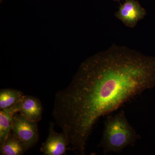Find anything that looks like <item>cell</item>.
Wrapping results in <instances>:
<instances>
[{
    "label": "cell",
    "instance_id": "cell-3",
    "mask_svg": "<svg viewBox=\"0 0 155 155\" xmlns=\"http://www.w3.org/2000/svg\"><path fill=\"white\" fill-rule=\"evenodd\" d=\"M37 123L30 121L18 113L13 116L11 131L21 142L25 151L38 142L39 134Z\"/></svg>",
    "mask_w": 155,
    "mask_h": 155
},
{
    "label": "cell",
    "instance_id": "cell-6",
    "mask_svg": "<svg viewBox=\"0 0 155 155\" xmlns=\"http://www.w3.org/2000/svg\"><path fill=\"white\" fill-rule=\"evenodd\" d=\"M19 114L32 122L41 120L43 108L40 100L32 96H25L19 104Z\"/></svg>",
    "mask_w": 155,
    "mask_h": 155
},
{
    "label": "cell",
    "instance_id": "cell-5",
    "mask_svg": "<svg viewBox=\"0 0 155 155\" xmlns=\"http://www.w3.org/2000/svg\"><path fill=\"white\" fill-rule=\"evenodd\" d=\"M54 123L50 122L48 136L41 148L44 155L66 154L67 147L69 144V138L63 131L60 133L56 132L54 129Z\"/></svg>",
    "mask_w": 155,
    "mask_h": 155
},
{
    "label": "cell",
    "instance_id": "cell-10",
    "mask_svg": "<svg viewBox=\"0 0 155 155\" xmlns=\"http://www.w3.org/2000/svg\"><path fill=\"white\" fill-rule=\"evenodd\" d=\"M114 1H116V2H120V1H126V0H114Z\"/></svg>",
    "mask_w": 155,
    "mask_h": 155
},
{
    "label": "cell",
    "instance_id": "cell-4",
    "mask_svg": "<svg viewBox=\"0 0 155 155\" xmlns=\"http://www.w3.org/2000/svg\"><path fill=\"white\" fill-rule=\"evenodd\" d=\"M147 11L137 0H126L120 4L115 17L127 27L134 28L139 21L144 19Z\"/></svg>",
    "mask_w": 155,
    "mask_h": 155
},
{
    "label": "cell",
    "instance_id": "cell-2",
    "mask_svg": "<svg viewBox=\"0 0 155 155\" xmlns=\"http://www.w3.org/2000/svg\"><path fill=\"white\" fill-rule=\"evenodd\" d=\"M102 137L98 147L105 154L119 153L128 146L134 147L140 136L128 122L124 110L115 116H107Z\"/></svg>",
    "mask_w": 155,
    "mask_h": 155
},
{
    "label": "cell",
    "instance_id": "cell-9",
    "mask_svg": "<svg viewBox=\"0 0 155 155\" xmlns=\"http://www.w3.org/2000/svg\"><path fill=\"white\" fill-rule=\"evenodd\" d=\"M0 150L2 155H22L25 152L21 142L11 131Z\"/></svg>",
    "mask_w": 155,
    "mask_h": 155
},
{
    "label": "cell",
    "instance_id": "cell-1",
    "mask_svg": "<svg viewBox=\"0 0 155 155\" xmlns=\"http://www.w3.org/2000/svg\"><path fill=\"white\" fill-rule=\"evenodd\" d=\"M155 87V57L114 44L80 64L69 85L56 93L53 116L70 149L84 155L101 117Z\"/></svg>",
    "mask_w": 155,
    "mask_h": 155
},
{
    "label": "cell",
    "instance_id": "cell-8",
    "mask_svg": "<svg viewBox=\"0 0 155 155\" xmlns=\"http://www.w3.org/2000/svg\"><path fill=\"white\" fill-rule=\"evenodd\" d=\"M25 96L21 91L14 89H2L0 91V110L15 107L21 102Z\"/></svg>",
    "mask_w": 155,
    "mask_h": 155
},
{
    "label": "cell",
    "instance_id": "cell-7",
    "mask_svg": "<svg viewBox=\"0 0 155 155\" xmlns=\"http://www.w3.org/2000/svg\"><path fill=\"white\" fill-rule=\"evenodd\" d=\"M19 104L13 107L0 111V147L4 144L12 130L13 116L19 113Z\"/></svg>",
    "mask_w": 155,
    "mask_h": 155
}]
</instances>
